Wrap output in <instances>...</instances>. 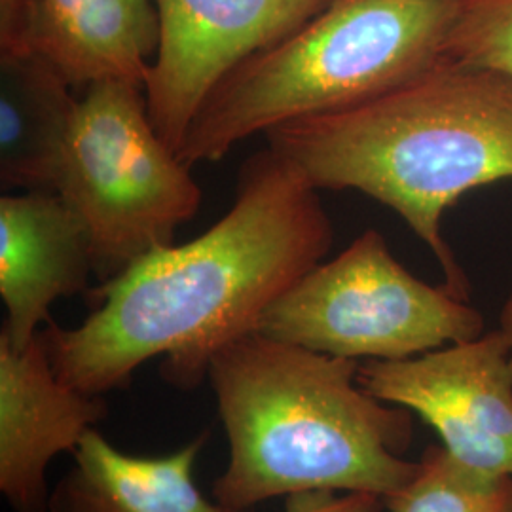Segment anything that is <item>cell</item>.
Instances as JSON below:
<instances>
[{
    "instance_id": "13",
    "label": "cell",
    "mask_w": 512,
    "mask_h": 512,
    "mask_svg": "<svg viewBox=\"0 0 512 512\" xmlns=\"http://www.w3.org/2000/svg\"><path fill=\"white\" fill-rule=\"evenodd\" d=\"M78 99L35 52L0 54L2 188L54 190Z\"/></svg>"
},
{
    "instance_id": "11",
    "label": "cell",
    "mask_w": 512,
    "mask_h": 512,
    "mask_svg": "<svg viewBox=\"0 0 512 512\" xmlns=\"http://www.w3.org/2000/svg\"><path fill=\"white\" fill-rule=\"evenodd\" d=\"M158 40L156 0H35L25 50L73 88L107 80L143 88Z\"/></svg>"
},
{
    "instance_id": "15",
    "label": "cell",
    "mask_w": 512,
    "mask_h": 512,
    "mask_svg": "<svg viewBox=\"0 0 512 512\" xmlns=\"http://www.w3.org/2000/svg\"><path fill=\"white\" fill-rule=\"evenodd\" d=\"M448 59L512 76V0H465Z\"/></svg>"
},
{
    "instance_id": "7",
    "label": "cell",
    "mask_w": 512,
    "mask_h": 512,
    "mask_svg": "<svg viewBox=\"0 0 512 512\" xmlns=\"http://www.w3.org/2000/svg\"><path fill=\"white\" fill-rule=\"evenodd\" d=\"M332 0H156L160 40L143 92L173 150L220 84L323 12Z\"/></svg>"
},
{
    "instance_id": "9",
    "label": "cell",
    "mask_w": 512,
    "mask_h": 512,
    "mask_svg": "<svg viewBox=\"0 0 512 512\" xmlns=\"http://www.w3.org/2000/svg\"><path fill=\"white\" fill-rule=\"evenodd\" d=\"M105 416L103 397L55 374L42 330L23 349L0 338V492L14 511L48 512L50 461L74 452Z\"/></svg>"
},
{
    "instance_id": "8",
    "label": "cell",
    "mask_w": 512,
    "mask_h": 512,
    "mask_svg": "<svg viewBox=\"0 0 512 512\" xmlns=\"http://www.w3.org/2000/svg\"><path fill=\"white\" fill-rule=\"evenodd\" d=\"M357 382L418 414L463 465L512 476V344L503 330L403 361H363Z\"/></svg>"
},
{
    "instance_id": "10",
    "label": "cell",
    "mask_w": 512,
    "mask_h": 512,
    "mask_svg": "<svg viewBox=\"0 0 512 512\" xmlns=\"http://www.w3.org/2000/svg\"><path fill=\"white\" fill-rule=\"evenodd\" d=\"M93 272L86 232L55 190H25L0 198V296L6 323L0 338L29 346L50 323L59 298L82 293Z\"/></svg>"
},
{
    "instance_id": "2",
    "label": "cell",
    "mask_w": 512,
    "mask_h": 512,
    "mask_svg": "<svg viewBox=\"0 0 512 512\" xmlns=\"http://www.w3.org/2000/svg\"><path fill=\"white\" fill-rule=\"evenodd\" d=\"M266 137L317 190H357L391 207L437 256L444 285L469 300L440 224L463 194L512 179V76L446 59L359 107Z\"/></svg>"
},
{
    "instance_id": "4",
    "label": "cell",
    "mask_w": 512,
    "mask_h": 512,
    "mask_svg": "<svg viewBox=\"0 0 512 512\" xmlns=\"http://www.w3.org/2000/svg\"><path fill=\"white\" fill-rule=\"evenodd\" d=\"M465 0H332L230 74L188 129L179 158L213 164L287 122L353 109L448 59Z\"/></svg>"
},
{
    "instance_id": "6",
    "label": "cell",
    "mask_w": 512,
    "mask_h": 512,
    "mask_svg": "<svg viewBox=\"0 0 512 512\" xmlns=\"http://www.w3.org/2000/svg\"><path fill=\"white\" fill-rule=\"evenodd\" d=\"M258 334L349 361H403L475 340L480 311L410 274L378 230L319 262L264 311Z\"/></svg>"
},
{
    "instance_id": "3",
    "label": "cell",
    "mask_w": 512,
    "mask_h": 512,
    "mask_svg": "<svg viewBox=\"0 0 512 512\" xmlns=\"http://www.w3.org/2000/svg\"><path fill=\"white\" fill-rule=\"evenodd\" d=\"M357 372V361L258 332L220 349L207 372L230 444L213 486L220 507L306 492L385 499L406 486L420 469L404 459L414 416L366 393Z\"/></svg>"
},
{
    "instance_id": "12",
    "label": "cell",
    "mask_w": 512,
    "mask_h": 512,
    "mask_svg": "<svg viewBox=\"0 0 512 512\" xmlns=\"http://www.w3.org/2000/svg\"><path fill=\"white\" fill-rule=\"evenodd\" d=\"M205 440L162 458H135L90 429L73 452V469L50 494L48 512H222L194 480Z\"/></svg>"
},
{
    "instance_id": "14",
    "label": "cell",
    "mask_w": 512,
    "mask_h": 512,
    "mask_svg": "<svg viewBox=\"0 0 512 512\" xmlns=\"http://www.w3.org/2000/svg\"><path fill=\"white\" fill-rule=\"evenodd\" d=\"M384 503L389 512H512V476L478 471L444 446H429L416 476Z\"/></svg>"
},
{
    "instance_id": "17",
    "label": "cell",
    "mask_w": 512,
    "mask_h": 512,
    "mask_svg": "<svg viewBox=\"0 0 512 512\" xmlns=\"http://www.w3.org/2000/svg\"><path fill=\"white\" fill-rule=\"evenodd\" d=\"M35 0H0V54L25 50L27 27Z\"/></svg>"
},
{
    "instance_id": "16",
    "label": "cell",
    "mask_w": 512,
    "mask_h": 512,
    "mask_svg": "<svg viewBox=\"0 0 512 512\" xmlns=\"http://www.w3.org/2000/svg\"><path fill=\"white\" fill-rule=\"evenodd\" d=\"M336 492H306L289 497L287 512H384L385 503L380 495L363 492H346L336 497ZM222 512H247L228 511Z\"/></svg>"
},
{
    "instance_id": "1",
    "label": "cell",
    "mask_w": 512,
    "mask_h": 512,
    "mask_svg": "<svg viewBox=\"0 0 512 512\" xmlns=\"http://www.w3.org/2000/svg\"><path fill=\"white\" fill-rule=\"evenodd\" d=\"M332 239L319 190L268 147L243 165L230 211L200 238L160 247L101 283L82 325L46 323L55 374L103 397L164 357L165 380L192 391L220 349L256 332L264 311L323 262Z\"/></svg>"
},
{
    "instance_id": "18",
    "label": "cell",
    "mask_w": 512,
    "mask_h": 512,
    "mask_svg": "<svg viewBox=\"0 0 512 512\" xmlns=\"http://www.w3.org/2000/svg\"><path fill=\"white\" fill-rule=\"evenodd\" d=\"M499 329L503 330V334L509 338V342L512 344V294L509 296V300L505 302L503 310H501Z\"/></svg>"
},
{
    "instance_id": "5",
    "label": "cell",
    "mask_w": 512,
    "mask_h": 512,
    "mask_svg": "<svg viewBox=\"0 0 512 512\" xmlns=\"http://www.w3.org/2000/svg\"><path fill=\"white\" fill-rule=\"evenodd\" d=\"M190 165L148 116L141 86L95 82L78 99L54 190L73 209L103 283L173 245L202 203Z\"/></svg>"
}]
</instances>
